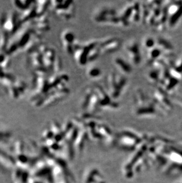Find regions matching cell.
Returning a JSON list of instances; mask_svg holds the SVG:
<instances>
[{
	"label": "cell",
	"instance_id": "1",
	"mask_svg": "<svg viewBox=\"0 0 182 183\" xmlns=\"http://www.w3.org/2000/svg\"><path fill=\"white\" fill-rule=\"evenodd\" d=\"M128 80L125 76L111 72L107 78V91L114 100L119 98L125 89Z\"/></svg>",
	"mask_w": 182,
	"mask_h": 183
},
{
	"label": "cell",
	"instance_id": "2",
	"mask_svg": "<svg viewBox=\"0 0 182 183\" xmlns=\"http://www.w3.org/2000/svg\"><path fill=\"white\" fill-rule=\"evenodd\" d=\"M52 6L57 15L69 20L74 15V4L72 1H51Z\"/></svg>",
	"mask_w": 182,
	"mask_h": 183
},
{
	"label": "cell",
	"instance_id": "3",
	"mask_svg": "<svg viewBox=\"0 0 182 183\" xmlns=\"http://www.w3.org/2000/svg\"><path fill=\"white\" fill-rule=\"evenodd\" d=\"M94 89L99 97V106L101 109H117L119 108V104L111 97L107 90H105L102 87L99 85H96Z\"/></svg>",
	"mask_w": 182,
	"mask_h": 183
},
{
	"label": "cell",
	"instance_id": "4",
	"mask_svg": "<svg viewBox=\"0 0 182 183\" xmlns=\"http://www.w3.org/2000/svg\"><path fill=\"white\" fill-rule=\"evenodd\" d=\"M125 53L130 61V64L138 66L141 61V55L139 44L137 42L132 40L124 46Z\"/></svg>",
	"mask_w": 182,
	"mask_h": 183
},
{
	"label": "cell",
	"instance_id": "5",
	"mask_svg": "<svg viewBox=\"0 0 182 183\" xmlns=\"http://www.w3.org/2000/svg\"><path fill=\"white\" fill-rule=\"evenodd\" d=\"M121 46V40L115 37H107L99 42L101 55L108 54L117 51Z\"/></svg>",
	"mask_w": 182,
	"mask_h": 183
},
{
	"label": "cell",
	"instance_id": "6",
	"mask_svg": "<svg viewBox=\"0 0 182 183\" xmlns=\"http://www.w3.org/2000/svg\"><path fill=\"white\" fill-rule=\"evenodd\" d=\"M75 37L72 31L69 30H65L61 35V42L66 52L71 55L74 52V44L75 43Z\"/></svg>",
	"mask_w": 182,
	"mask_h": 183
},
{
	"label": "cell",
	"instance_id": "7",
	"mask_svg": "<svg viewBox=\"0 0 182 183\" xmlns=\"http://www.w3.org/2000/svg\"><path fill=\"white\" fill-rule=\"evenodd\" d=\"M135 114L140 117L153 116L156 114V109L150 99L144 105L136 107Z\"/></svg>",
	"mask_w": 182,
	"mask_h": 183
},
{
	"label": "cell",
	"instance_id": "8",
	"mask_svg": "<svg viewBox=\"0 0 182 183\" xmlns=\"http://www.w3.org/2000/svg\"><path fill=\"white\" fill-rule=\"evenodd\" d=\"M113 64L120 74L124 76L128 75L132 73V68L130 62H128L121 57H115L113 59Z\"/></svg>",
	"mask_w": 182,
	"mask_h": 183
},
{
	"label": "cell",
	"instance_id": "9",
	"mask_svg": "<svg viewBox=\"0 0 182 183\" xmlns=\"http://www.w3.org/2000/svg\"><path fill=\"white\" fill-rule=\"evenodd\" d=\"M99 109H101V108L99 106V97L94 91V93L92 95L89 105L87 106V111H88V113L91 114H94Z\"/></svg>",
	"mask_w": 182,
	"mask_h": 183
},
{
	"label": "cell",
	"instance_id": "10",
	"mask_svg": "<svg viewBox=\"0 0 182 183\" xmlns=\"http://www.w3.org/2000/svg\"><path fill=\"white\" fill-rule=\"evenodd\" d=\"M141 20V4L138 1L132 2V12L130 19V23H136Z\"/></svg>",
	"mask_w": 182,
	"mask_h": 183
},
{
	"label": "cell",
	"instance_id": "11",
	"mask_svg": "<svg viewBox=\"0 0 182 183\" xmlns=\"http://www.w3.org/2000/svg\"><path fill=\"white\" fill-rule=\"evenodd\" d=\"M162 52L160 50L155 46L153 49L147 51V61L148 64L153 65V63L160 59L162 55Z\"/></svg>",
	"mask_w": 182,
	"mask_h": 183
},
{
	"label": "cell",
	"instance_id": "12",
	"mask_svg": "<svg viewBox=\"0 0 182 183\" xmlns=\"http://www.w3.org/2000/svg\"><path fill=\"white\" fill-rule=\"evenodd\" d=\"M156 46L158 48L164 55L168 54L172 51L171 44L167 40L160 37H159L156 40Z\"/></svg>",
	"mask_w": 182,
	"mask_h": 183
},
{
	"label": "cell",
	"instance_id": "13",
	"mask_svg": "<svg viewBox=\"0 0 182 183\" xmlns=\"http://www.w3.org/2000/svg\"><path fill=\"white\" fill-rule=\"evenodd\" d=\"M94 93V89L93 88L87 87L85 89L83 94L82 95V98L81 99V102H80V106L82 109L87 110V106L89 105L91 98Z\"/></svg>",
	"mask_w": 182,
	"mask_h": 183
},
{
	"label": "cell",
	"instance_id": "14",
	"mask_svg": "<svg viewBox=\"0 0 182 183\" xmlns=\"http://www.w3.org/2000/svg\"><path fill=\"white\" fill-rule=\"evenodd\" d=\"M147 78L148 81L152 85H157L160 83V71L154 69H152L147 74Z\"/></svg>",
	"mask_w": 182,
	"mask_h": 183
},
{
	"label": "cell",
	"instance_id": "15",
	"mask_svg": "<svg viewBox=\"0 0 182 183\" xmlns=\"http://www.w3.org/2000/svg\"><path fill=\"white\" fill-rule=\"evenodd\" d=\"M37 16V13L36 5H34L33 7L27 9L25 11L24 13L22 16L21 22L22 23L27 22L30 20H33L35 19Z\"/></svg>",
	"mask_w": 182,
	"mask_h": 183
},
{
	"label": "cell",
	"instance_id": "16",
	"mask_svg": "<svg viewBox=\"0 0 182 183\" xmlns=\"http://www.w3.org/2000/svg\"><path fill=\"white\" fill-rule=\"evenodd\" d=\"M134 100L136 104V107H139L144 105L148 102V100L144 95L143 91L141 89L136 90L134 95Z\"/></svg>",
	"mask_w": 182,
	"mask_h": 183
},
{
	"label": "cell",
	"instance_id": "17",
	"mask_svg": "<svg viewBox=\"0 0 182 183\" xmlns=\"http://www.w3.org/2000/svg\"><path fill=\"white\" fill-rule=\"evenodd\" d=\"M87 75L91 80H97L101 77L102 71L98 67L92 66L87 70Z\"/></svg>",
	"mask_w": 182,
	"mask_h": 183
},
{
	"label": "cell",
	"instance_id": "18",
	"mask_svg": "<svg viewBox=\"0 0 182 183\" xmlns=\"http://www.w3.org/2000/svg\"><path fill=\"white\" fill-rule=\"evenodd\" d=\"M101 55V51H100L99 47V44H98L96 46H95V48L92 49L91 50V51L89 52V55H88V58H87L88 62H91L95 60Z\"/></svg>",
	"mask_w": 182,
	"mask_h": 183
},
{
	"label": "cell",
	"instance_id": "19",
	"mask_svg": "<svg viewBox=\"0 0 182 183\" xmlns=\"http://www.w3.org/2000/svg\"><path fill=\"white\" fill-rule=\"evenodd\" d=\"M31 33V32L27 31V32L25 33L22 36L20 39L19 40L18 42L17 43V44L18 45V47H20L21 48H23L24 47H26V46H27V44H29L30 42Z\"/></svg>",
	"mask_w": 182,
	"mask_h": 183
},
{
	"label": "cell",
	"instance_id": "20",
	"mask_svg": "<svg viewBox=\"0 0 182 183\" xmlns=\"http://www.w3.org/2000/svg\"><path fill=\"white\" fill-rule=\"evenodd\" d=\"M9 35H10L5 30H3V32L2 33V35L0 37V50L1 51L6 50Z\"/></svg>",
	"mask_w": 182,
	"mask_h": 183
},
{
	"label": "cell",
	"instance_id": "21",
	"mask_svg": "<svg viewBox=\"0 0 182 183\" xmlns=\"http://www.w3.org/2000/svg\"><path fill=\"white\" fill-rule=\"evenodd\" d=\"M143 46L147 51L150 50L156 46V40L152 37H147L143 41Z\"/></svg>",
	"mask_w": 182,
	"mask_h": 183
},
{
	"label": "cell",
	"instance_id": "22",
	"mask_svg": "<svg viewBox=\"0 0 182 183\" xmlns=\"http://www.w3.org/2000/svg\"><path fill=\"white\" fill-rule=\"evenodd\" d=\"M62 69V61L59 56H56L53 66V70L55 73H59Z\"/></svg>",
	"mask_w": 182,
	"mask_h": 183
},
{
	"label": "cell",
	"instance_id": "23",
	"mask_svg": "<svg viewBox=\"0 0 182 183\" xmlns=\"http://www.w3.org/2000/svg\"><path fill=\"white\" fill-rule=\"evenodd\" d=\"M10 93L11 95H12L14 98H17L19 95V92L16 87L11 86L10 88Z\"/></svg>",
	"mask_w": 182,
	"mask_h": 183
}]
</instances>
